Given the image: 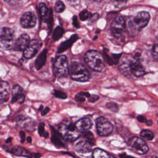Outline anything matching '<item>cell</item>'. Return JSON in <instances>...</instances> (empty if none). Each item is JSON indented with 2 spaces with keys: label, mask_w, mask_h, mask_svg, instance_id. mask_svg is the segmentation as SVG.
I'll return each mask as SVG.
<instances>
[{
  "label": "cell",
  "mask_w": 158,
  "mask_h": 158,
  "mask_svg": "<svg viewBox=\"0 0 158 158\" xmlns=\"http://www.w3.org/2000/svg\"><path fill=\"white\" fill-rule=\"evenodd\" d=\"M36 17L34 13L27 12L24 13L20 19V25L24 28H31L35 26Z\"/></svg>",
  "instance_id": "obj_10"
},
{
  "label": "cell",
  "mask_w": 158,
  "mask_h": 158,
  "mask_svg": "<svg viewBox=\"0 0 158 158\" xmlns=\"http://www.w3.org/2000/svg\"><path fill=\"white\" fill-rule=\"evenodd\" d=\"M22 93H23V89L20 86L17 85L13 86L12 90V95H14V94Z\"/></svg>",
  "instance_id": "obj_34"
},
{
  "label": "cell",
  "mask_w": 158,
  "mask_h": 158,
  "mask_svg": "<svg viewBox=\"0 0 158 158\" xmlns=\"http://www.w3.org/2000/svg\"><path fill=\"white\" fill-rule=\"evenodd\" d=\"M65 9L64 4L60 0H58L55 3V10L57 12L60 13L62 12Z\"/></svg>",
  "instance_id": "obj_32"
},
{
  "label": "cell",
  "mask_w": 158,
  "mask_h": 158,
  "mask_svg": "<svg viewBox=\"0 0 158 158\" xmlns=\"http://www.w3.org/2000/svg\"><path fill=\"white\" fill-rule=\"evenodd\" d=\"M6 2H14L15 1H17V0H5Z\"/></svg>",
  "instance_id": "obj_48"
},
{
  "label": "cell",
  "mask_w": 158,
  "mask_h": 158,
  "mask_svg": "<svg viewBox=\"0 0 158 158\" xmlns=\"http://www.w3.org/2000/svg\"><path fill=\"white\" fill-rule=\"evenodd\" d=\"M82 136L83 138L87 140L88 141H89L90 143H91L93 145L95 143V140H94V136H93V135L89 131H87V130H85V131H83L82 133Z\"/></svg>",
  "instance_id": "obj_25"
},
{
  "label": "cell",
  "mask_w": 158,
  "mask_h": 158,
  "mask_svg": "<svg viewBox=\"0 0 158 158\" xmlns=\"http://www.w3.org/2000/svg\"><path fill=\"white\" fill-rule=\"evenodd\" d=\"M38 10L40 14L41 19L44 22H47L51 13L52 12V9H49L46 5L43 2H40L38 6Z\"/></svg>",
  "instance_id": "obj_17"
},
{
  "label": "cell",
  "mask_w": 158,
  "mask_h": 158,
  "mask_svg": "<svg viewBox=\"0 0 158 158\" xmlns=\"http://www.w3.org/2000/svg\"><path fill=\"white\" fill-rule=\"evenodd\" d=\"M19 135H20V141L21 143H24L25 142V133L23 131H20L19 133Z\"/></svg>",
  "instance_id": "obj_39"
},
{
  "label": "cell",
  "mask_w": 158,
  "mask_h": 158,
  "mask_svg": "<svg viewBox=\"0 0 158 158\" xmlns=\"http://www.w3.org/2000/svg\"><path fill=\"white\" fill-rule=\"evenodd\" d=\"M152 158H158V154H155Z\"/></svg>",
  "instance_id": "obj_51"
},
{
  "label": "cell",
  "mask_w": 158,
  "mask_h": 158,
  "mask_svg": "<svg viewBox=\"0 0 158 158\" xmlns=\"http://www.w3.org/2000/svg\"><path fill=\"white\" fill-rule=\"evenodd\" d=\"M130 61H127V60L123 61L120 64L119 67L120 72L125 75H128L131 73L130 69Z\"/></svg>",
  "instance_id": "obj_23"
},
{
  "label": "cell",
  "mask_w": 158,
  "mask_h": 158,
  "mask_svg": "<svg viewBox=\"0 0 158 158\" xmlns=\"http://www.w3.org/2000/svg\"><path fill=\"white\" fill-rule=\"evenodd\" d=\"M145 123H146V124L147 125L151 126V125L152 124V121L151 120H146V122Z\"/></svg>",
  "instance_id": "obj_45"
},
{
  "label": "cell",
  "mask_w": 158,
  "mask_h": 158,
  "mask_svg": "<svg viewBox=\"0 0 158 158\" xmlns=\"http://www.w3.org/2000/svg\"><path fill=\"white\" fill-rule=\"evenodd\" d=\"M93 144L87 140L80 139L75 144V149L77 152L80 154H88L91 152Z\"/></svg>",
  "instance_id": "obj_14"
},
{
  "label": "cell",
  "mask_w": 158,
  "mask_h": 158,
  "mask_svg": "<svg viewBox=\"0 0 158 158\" xmlns=\"http://www.w3.org/2000/svg\"><path fill=\"white\" fill-rule=\"evenodd\" d=\"M27 141L28 143H31V141H32V138L31 136H28L27 138Z\"/></svg>",
  "instance_id": "obj_46"
},
{
  "label": "cell",
  "mask_w": 158,
  "mask_h": 158,
  "mask_svg": "<svg viewBox=\"0 0 158 158\" xmlns=\"http://www.w3.org/2000/svg\"><path fill=\"white\" fill-rule=\"evenodd\" d=\"M125 29V21L122 16H117L112 21L110 26L111 33L115 38H120Z\"/></svg>",
  "instance_id": "obj_8"
},
{
  "label": "cell",
  "mask_w": 158,
  "mask_h": 158,
  "mask_svg": "<svg viewBox=\"0 0 158 158\" xmlns=\"http://www.w3.org/2000/svg\"><path fill=\"white\" fill-rule=\"evenodd\" d=\"M52 136L51 138V142L52 144L57 148H64L65 144L63 141L64 138L58 131H56L53 127H51Z\"/></svg>",
  "instance_id": "obj_16"
},
{
  "label": "cell",
  "mask_w": 158,
  "mask_h": 158,
  "mask_svg": "<svg viewBox=\"0 0 158 158\" xmlns=\"http://www.w3.org/2000/svg\"><path fill=\"white\" fill-rule=\"evenodd\" d=\"M128 146L133 151L139 154H146L149 150L145 141L137 136L131 137L128 141Z\"/></svg>",
  "instance_id": "obj_6"
},
{
  "label": "cell",
  "mask_w": 158,
  "mask_h": 158,
  "mask_svg": "<svg viewBox=\"0 0 158 158\" xmlns=\"http://www.w3.org/2000/svg\"><path fill=\"white\" fill-rule=\"evenodd\" d=\"M77 39H78V36L75 34L73 35L69 40L64 41L63 43H62L60 44V45L58 48L57 52L58 53H61V52H63L64 51H66L68 48H69L72 45V44L75 41L77 40Z\"/></svg>",
  "instance_id": "obj_20"
},
{
  "label": "cell",
  "mask_w": 158,
  "mask_h": 158,
  "mask_svg": "<svg viewBox=\"0 0 158 158\" xmlns=\"http://www.w3.org/2000/svg\"><path fill=\"white\" fill-rule=\"evenodd\" d=\"M79 17H80V19L81 20L85 21V20L91 17V14L88 10L85 9V10H82L81 12H80V13L79 14Z\"/></svg>",
  "instance_id": "obj_31"
},
{
  "label": "cell",
  "mask_w": 158,
  "mask_h": 158,
  "mask_svg": "<svg viewBox=\"0 0 158 158\" xmlns=\"http://www.w3.org/2000/svg\"><path fill=\"white\" fill-rule=\"evenodd\" d=\"M149 19L150 15L149 13L146 11H141L135 16L133 19V22L136 28L141 29L147 25Z\"/></svg>",
  "instance_id": "obj_11"
},
{
  "label": "cell",
  "mask_w": 158,
  "mask_h": 158,
  "mask_svg": "<svg viewBox=\"0 0 158 158\" xmlns=\"http://www.w3.org/2000/svg\"><path fill=\"white\" fill-rule=\"evenodd\" d=\"M64 139L68 141H74L78 139L80 136L79 130L75 125L71 122L65 121L59 127V131Z\"/></svg>",
  "instance_id": "obj_1"
},
{
  "label": "cell",
  "mask_w": 158,
  "mask_h": 158,
  "mask_svg": "<svg viewBox=\"0 0 158 158\" xmlns=\"http://www.w3.org/2000/svg\"><path fill=\"white\" fill-rule=\"evenodd\" d=\"M106 107L114 112H117L119 110L118 104L115 102H108L106 103Z\"/></svg>",
  "instance_id": "obj_30"
},
{
  "label": "cell",
  "mask_w": 158,
  "mask_h": 158,
  "mask_svg": "<svg viewBox=\"0 0 158 158\" xmlns=\"http://www.w3.org/2000/svg\"><path fill=\"white\" fill-rule=\"evenodd\" d=\"M9 151L10 153L17 156H23L27 157H31V153H30L26 149L19 146L11 148L9 150Z\"/></svg>",
  "instance_id": "obj_21"
},
{
  "label": "cell",
  "mask_w": 158,
  "mask_h": 158,
  "mask_svg": "<svg viewBox=\"0 0 158 158\" xmlns=\"http://www.w3.org/2000/svg\"><path fill=\"white\" fill-rule=\"evenodd\" d=\"M130 69L131 73L136 77H139L145 74L144 69L139 60L136 57L130 61Z\"/></svg>",
  "instance_id": "obj_12"
},
{
  "label": "cell",
  "mask_w": 158,
  "mask_h": 158,
  "mask_svg": "<svg viewBox=\"0 0 158 158\" xmlns=\"http://www.w3.org/2000/svg\"><path fill=\"white\" fill-rule=\"evenodd\" d=\"M38 134L40 135V136H43L44 138H48V133L45 131L44 129V123H40L38 127Z\"/></svg>",
  "instance_id": "obj_29"
},
{
  "label": "cell",
  "mask_w": 158,
  "mask_h": 158,
  "mask_svg": "<svg viewBox=\"0 0 158 158\" xmlns=\"http://www.w3.org/2000/svg\"><path fill=\"white\" fill-rule=\"evenodd\" d=\"M73 25L76 28H79V27H80L78 19H77V17L76 16H73Z\"/></svg>",
  "instance_id": "obj_40"
},
{
  "label": "cell",
  "mask_w": 158,
  "mask_h": 158,
  "mask_svg": "<svg viewBox=\"0 0 158 158\" xmlns=\"http://www.w3.org/2000/svg\"><path fill=\"white\" fill-rule=\"evenodd\" d=\"M43 109V105H41L40 107H39L38 110H39V111H41Z\"/></svg>",
  "instance_id": "obj_49"
},
{
  "label": "cell",
  "mask_w": 158,
  "mask_h": 158,
  "mask_svg": "<svg viewBox=\"0 0 158 158\" xmlns=\"http://www.w3.org/2000/svg\"><path fill=\"white\" fill-rule=\"evenodd\" d=\"M99 99V97L98 95L93 94V95L89 96V97L88 98V101L91 102H94L97 101Z\"/></svg>",
  "instance_id": "obj_37"
},
{
  "label": "cell",
  "mask_w": 158,
  "mask_h": 158,
  "mask_svg": "<svg viewBox=\"0 0 158 158\" xmlns=\"http://www.w3.org/2000/svg\"><path fill=\"white\" fill-rule=\"evenodd\" d=\"M47 53H48L47 49H44L40 52V54L38 55V56L36 59V60L35 62V66L37 70L41 69L43 67V65L45 64L46 59H47Z\"/></svg>",
  "instance_id": "obj_19"
},
{
  "label": "cell",
  "mask_w": 158,
  "mask_h": 158,
  "mask_svg": "<svg viewBox=\"0 0 158 158\" xmlns=\"http://www.w3.org/2000/svg\"><path fill=\"white\" fill-rule=\"evenodd\" d=\"M152 54L154 59L156 61H158V44H156L154 46L152 50Z\"/></svg>",
  "instance_id": "obj_36"
},
{
  "label": "cell",
  "mask_w": 158,
  "mask_h": 158,
  "mask_svg": "<svg viewBox=\"0 0 158 158\" xmlns=\"http://www.w3.org/2000/svg\"><path fill=\"white\" fill-rule=\"evenodd\" d=\"M90 94L88 92H80L76 94L75 99L78 102H84L86 99V98H89Z\"/></svg>",
  "instance_id": "obj_28"
},
{
  "label": "cell",
  "mask_w": 158,
  "mask_h": 158,
  "mask_svg": "<svg viewBox=\"0 0 158 158\" xmlns=\"http://www.w3.org/2000/svg\"><path fill=\"white\" fill-rule=\"evenodd\" d=\"M14 44V31L8 27L0 30V48L4 50L13 49Z\"/></svg>",
  "instance_id": "obj_4"
},
{
  "label": "cell",
  "mask_w": 158,
  "mask_h": 158,
  "mask_svg": "<svg viewBox=\"0 0 158 158\" xmlns=\"http://www.w3.org/2000/svg\"><path fill=\"white\" fill-rule=\"evenodd\" d=\"M71 78L77 81L85 82L89 80V73L84 65L78 62H73L70 64L69 71Z\"/></svg>",
  "instance_id": "obj_3"
},
{
  "label": "cell",
  "mask_w": 158,
  "mask_h": 158,
  "mask_svg": "<svg viewBox=\"0 0 158 158\" xmlns=\"http://www.w3.org/2000/svg\"><path fill=\"white\" fill-rule=\"evenodd\" d=\"M64 32V29L61 27H57L53 32V35H52V38L54 41H57L58 40H59L63 35Z\"/></svg>",
  "instance_id": "obj_24"
},
{
  "label": "cell",
  "mask_w": 158,
  "mask_h": 158,
  "mask_svg": "<svg viewBox=\"0 0 158 158\" xmlns=\"http://www.w3.org/2000/svg\"><path fill=\"white\" fill-rule=\"evenodd\" d=\"M85 61L89 67L98 72L102 71L105 66L104 61L101 53L94 50L89 51L85 54Z\"/></svg>",
  "instance_id": "obj_2"
},
{
  "label": "cell",
  "mask_w": 158,
  "mask_h": 158,
  "mask_svg": "<svg viewBox=\"0 0 158 158\" xmlns=\"http://www.w3.org/2000/svg\"><path fill=\"white\" fill-rule=\"evenodd\" d=\"M30 36L26 34L21 35L14 42L13 49L17 51H24L30 41Z\"/></svg>",
  "instance_id": "obj_13"
},
{
  "label": "cell",
  "mask_w": 158,
  "mask_h": 158,
  "mask_svg": "<svg viewBox=\"0 0 158 158\" xmlns=\"http://www.w3.org/2000/svg\"><path fill=\"white\" fill-rule=\"evenodd\" d=\"M25 128L27 130L32 131L35 128V123H34V122L32 121L28 122L25 124Z\"/></svg>",
  "instance_id": "obj_35"
},
{
  "label": "cell",
  "mask_w": 158,
  "mask_h": 158,
  "mask_svg": "<svg viewBox=\"0 0 158 158\" xmlns=\"http://www.w3.org/2000/svg\"><path fill=\"white\" fill-rule=\"evenodd\" d=\"M76 128L80 131H85L91 128L92 126L91 120L88 117H83L78 120L75 123Z\"/></svg>",
  "instance_id": "obj_18"
},
{
  "label": "cell",
  "mask_w": 158,
  "mask_h": 158,
  "mask_svg": "<svg viewBox=\"0 0 158 158\" xmlns=\"http://www.w3.org/2000/svg\"><path fill=\"white\" fill-rule=\"evenodd\" d=\"M117 1H118L119 2H125L127 0H117Z\"/></svg>",
  "instance_id": "obj_50"
},
{
  "label": "cell",
  "mask_w": 158,
  "mask_h": 158,
  "mask_svg": "<svg viewBox=\"0 0 158 158\" xmlns=\"http://www.w3.org/2000/svg\"><path fill=\"white\" fill-rule=\"evenodd\" d=\"M10 86L7 81H0V103L8 100L10 95Z\"/></svg>",
  "instance_id": "obj_15"
},
{
  "label": "cell",
  "mask_w": 158,
  "mask_h": 158,
  "mask_svg": "<svg viewBox=\"0 0 158 158\" xmlns=\"http://www.w3.org/2000/svg\"><path fill=\"white\" fill-rule=\"evenodd\" d=\"M140 135L141 137L145 138L148 141L152 140L154 137V133L149 130H143L140 132Z\"/></svg>",
  "instance_id": "obj_27"
},
{
  "label": "cell",
  "mask_w": 158,
  "mask_h": 158,
  "mask_svg": "<svg viewBox=\"0 0 158 158\" xmlns=\"http://www.w3.org/2000/svg\"><path fill=\"white\" fill-rule=\"evenodd\" d=\"M31 157H33L34 158H40L41 157V154L38 152L31 153Z\"/></svg>",
  "instance_id": "obj_43"
},
{
  "label": "cell",
  "mask_w": 158,
  "mask_h": 158,
  "mask_svg": "<svg viewBox=\"0 0 158 158\" xmlns=\"http://www.w3.org/2000/svg\"><path fill=\"white\" fill-rule=\"evenodd\" d=\"M25 98V96L23 93L16 94L12 95L10 102H11V103H14V102L22 103L24 101Z\"/></svg>",
  "instance_id": "obj_26"
},
{
  "label": "cell",
  "mask_w": 158,
  "mask_h": 158,
  "mask_svg": "<svg viewBox=\"0 0 158 158\" xmlns=\"http://www.w3.org/2000/svg\"><path fill=\"white\" fill-rule=\"evenodd\" d=\"M53 94L57 98H59V99H65L67 98V94L62 91H60V90H54L53 91Z\"/></svg>",
  "instance_id": "obj_33"
},
{
  "label": "cell",
  "mask_w": 158,
  "mask_h": 158,
  "mask_svg": "<svg viewBox=\"0 0 158 158\" xmlns=\"http://www.w3.org/2000/svg\"><path fill=\"white\" fill-rule=\"evenodd\" d=\"M119 157L120 158H135L134 157H132L131 156H128L125 153H122V154H119Z\"/></svg>",
  "instance_id": "obj_42"
},
{
  "label": "cell",
  "mask_w": 158,
  "mask_h": 158,
  "mask_svg": "<svg viewBox=\"0 0 158 158\" xmlns=\"http://www.w3.org/2000/svg\"><path fill=\"white\" fill-rule=\"evenodd\" d=\"M137 120L139 122H141V123H145L147 120L146 118L144 116V115H139L137 116Z\"/></svg>",
  "instance_id": "obj_38"
},
{
  "label": "cell",
  "mask_w": 158,
  "mask_h": 158,
  "mask_svg": "<svg viewBox=\"0 0 158 158\" xmlns=\"http://www.w3.org/2000/svg\"><path fill=\"white\" fill-rule=\"evenodd\" d=\"M12 138H11V137H9V138H8L6 140V143H10L11 142V141H12Z\"/></svg>",
  "instance_id": "obj_47"
},
{
  "label": "cell",
  "mask_w": 158,
  "mask_h": 158,
  "mask_svg": "<svg viewBox=\"0 0 158 158\" xmlns=\"http://www.w3.org/2000/svg\"><path fill=\"white\" fill-rule=\"evenodd\" d=\"M92 156L93 158H116L114 156L99 148L94 149L93 151Z\"/></svg>",
  "instance_id": "obj_22"
},
{
  "label": "cell",
  "mask_w": 158,
  "mask_h": 158,
  "mask_svg": "<svg viewBox=\"0 0 158 158\" xmlns=\"http://www.w3.org/2000/svg\"><path fill=\"white\" fill-rule=\"evenodd\" d=\"M157 123H158V122H157Z\"/></svg>",
  "instance_id": "obj_53"
},
{
  "label": "cell",
  "mask_w": 158,
  "mask_h": 158,
  "mask_svg": "<svg viewBox=\"0 0 158 158\" xmlns=\"http://www.w3.org/2000/svg\"><path fill=\"white\" fill-rule=\"evenodd\" d=\"M42 46V43L38 40H32L23 51V57L26 59L33 57Z\"/></svg>",
  "instance_id": "obj_9"
},
{
  "label": "cell",
  "mask_w": 158,
  "mask_h": 158,
  "mask_svg": "<svg viewBox=\"0 0 158 158\" xmlns=\"http://www.w3.org/2000/svg\"><path fill=\"white\" fill-rule=\"evenodd\" d=\"M69 71L67 58L64 55L58 56L53 65V73L56 77L61 78L67 75Z\"/></svg>",
  "instance_id": "obj_5"
},
{
  "label": "cell",
  "mask_w": 158,
  "mask_h": 158,
  "mask_svg": "<svg viewBox=\"0 0 158 158\" xmlns=\"http://www.w3.org/2000/svg\"><path fill=\"white\" fill-rule=\"evenodd\" d=\"M49 110H50L49 107H46L44 109H43L41 111V115H42V116L46 115L49 112Z\"/></svg>",
  "instance_id": "obj_41"
},
{
  "label": "cell",
  "mask_w": 158,
  "mask_h": 158,
  "mask_svg": "<svg viewBox=\"0 0 158 158\" xmlns=\"http://www.w3.org/2000/svg\"><path fill=\"white\" fill-rule=\"evenodd\" d=\"M94 1H96V2H101V1H102V0H94Z\"/></svg>",
  "instance_id": "obj_52"
},
{
  "label": "cell",
  "mask_w": 158,
  "mask_h": 158,
  "mask_svg": "<svg viewBox=\"0 0 158 158\" xmlns=\"http://www.w3.org/2000/svg\"><path fill=\"white\" fill-rule=\"evenodd\" d=\"M96 125L98 133L100 136H107L112 132V123L104 117H99L96 120Z\"/></svg>",
  "instance_id": "obj_7"
},
{
  "label": "cell",
  "mask_w": 158,
  "mask_h": 158,
  "mask_svg": "<svg viewBox=\"0 0 158 158\" xmlns=\"http://www.w3.org/2000/svg\"><path fill=\"white\" fill-rule=\"evenodd\" d=\"M68 1L72 4H77L80 2V0H68Z\"/></svg>",
  "instance_id": "obj_44"
}]
</instances>
